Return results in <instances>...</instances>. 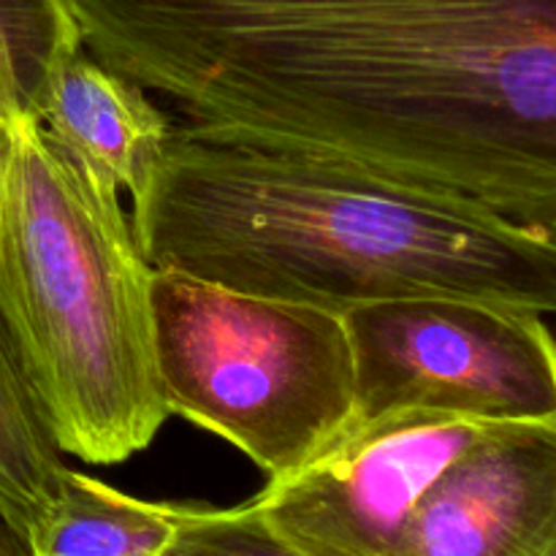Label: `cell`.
Instances as JSON below:
<instances>
[{
    "label": "cell",
    "mask_w": 556,
    "mask_h": 556,
    "mask_svg": "<svg viewBox=\"0 0 556 556\" xmlns=\"http://www.w3.org/2000/svg\"><path fill=\"white\" fill-rule=\"evenodd\" d=\"M391 556H556V424H503L465 451Z\"/></svg>",
    "instance_id": "7"
},
{
    "label": "cell",
    "mask_w": 556,
    "mask_h": 556,
    "mask_svg": "<svg viewBox=\"0 0 556 556\" xmlns=\"http://www.w3.org/2000/svg\"><path fill=\"white\" fill-rule=\"evenodd\" d=\"M43 128L130 199L150 179L172 119L119 71L90 54L74 22L52 43L30 87Z\"/></svg>",
    "instance_id": "8"
},
{
    "label": "cell",
    "mask_w": 556,
    "mask_h": 556,
    "mask_svg": "<svg viewBox=\"0 0 556 556\" xmlns=\"http://www.w3.org/2000/svg\"><path fill=\"white\" fill-rule=\"evenodd\" d=\"M179 508L130 497L68 467L54 500L27 532V554L161 556L177 530Z\"/></svg>",
    "instance_id": "9"
},
{
    "label": "cell",
    "mask_w": 556,
    "mask_h": 556,
    "mask_svg": "<svg viewBox=\"0 0 556 556\" xmlns=\"http://www.w3.org/2000/svg\"><path fill=\"white\" fill-rule=\"evenodd\" d=\"M188 128L472 201L556 237V0H60Z\"/></svg>",
    "instance_id": "1"
},
{
    "label": "cell",
    "mask_w": 556,
    "mask_h": 556,
    "mask_svg": "<svg viewBox=\"0 0 556 556\" xmlns=\"http://www.w3.org/2000/svg\"><path fill=\"white\" fill-rule=\"evenodd\" d=\"M0 556H30L25 538L14 530V525L3 514H0Z\"/></svg>",
    "instance_id": "12"
},
{
    "label": "cell",
    "mask_w": 556,
    "mask_h": 556,
    "mask_svg": "<svg viewBox=\"0 0 556 556\" xmlns=\"http://www.w3.org/2000/svg\"><path fill=\"white\" fill-rule=\"evenodd\" d=\"M150 315L168 416L231 443L266 483L353 427L356 375L340 313L152 269Z\"/></svg>",
    "instance_id": "4"
},
{
    "label": "cell",
    "mask_w": 556,
    "mask_h": 556,
    "mask_svg": "<svg viewBox=\"0 0 556 556\" xmlns=\"http://www.w3.org/2000/svg\"><path fill=\"white\" fill-rule=\"evenodd\" d=\"M353 351V424L438 410L494 424H556V351L546 315L421 296L342 313Z\"/></svg>",
    "instance_id": "5"
},
{
    "label": "cell",
    "mask_w": 556,
    "mask_h": 556,
    "mask_svg": "<svg viewBox=\"0 0 556 556\" xmlns=\"http://www.w3.org/2000/svg\"><path fill=\"white\" fill-rule=\"evenodd\" d=\"M152 266L119 188L65 150L0 68V320L63 456L119 465L168 421L152 353Z\"/></svg>",
    "instance_id": "3"
},
{
    "label": "cell",
    "mask_w": 556,
    "mask_h": 556,
    "mask_svg": "<svg viewBox=\"0 0 556 556\" xmlns=\"http://www.w3.org/2000/svg\"><path fill=\"white\" fill-rule=\"evenodd\" d=\"M503 424L396 410L353 424L307 467L253 497L266 525L304 556H391L429 489Z\"/></svg>",
    "instance_id": "6"
},
{
    "label": "cell",
    "mask_w": 556,
    "mask_h": 556,
    "mask_svg": "<svg viewBox=\"0 0 556 556\" xmlns=\"http://www.w3.org/2000/svg\"><path fill=\"white\" fill-rule=\"evenodd\" d=\"M130 228L152 269L348 313L448 296L552 315L556 237L313 152L172 125Z\"/></svg>",
    "instance_id": "2"
},
{
    "label": "cell",
    "mask_w": 556,
    "mask_h": 556,
    "mask_svg": "<svg viewBox=\"0 0 556 556\" xmlns=\"http://www.w3.org/2000/svg\"><path fill=\"white\" fill-rule=\"evenodd\" d=\"M65 470L0 320V514L22 538L54 500Z\"/></svg>",
    "instance_id": "10"
},
{
    "label": "cell",
    "mask_w": 556,
    "mask_h": 556,
    "mask_svg": "<svg viewBox=\"0 0 556 556\" xmlns=\"http://www.w3.org/2000/svg\"><path fill=\"white\" fill-rule=\"evenodd\" d=\"M161 556H304L288 546L255 510L253 503L237 508H179L177 530Z\"/></svg>",
    "instance_id": "11"
}]
</instances>
